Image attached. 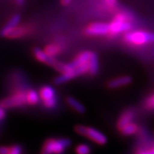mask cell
I'll return each mask as SVG.
<instances>
[{"mask_svg": "<svg viewBox=\"0 0 154 154\" xmlns=\"http://www.w3.org/2000/svg\"><path fill=\"white\" fill-rule=\"evenodd\" d=\"M70 145L71 140L68 138L48 139L45 142L42 152L48 154H62Z\"/></svg>", "mask_w": 154, "mask_h": 154, "instance_id": "6da1fadb", "label": "cell"}, {"mask_svg": "<svg viewBox=\"0 0 154 154\" xmlns=\"http://www.w3.org/2000/svg\"><path fill=\"white\" fill-rule=\"evenodd\" d=\"M22 148L19 145H14L10 147V152L8 154H22Z\"/></svg>", "mask_w": 154, "mask_h": 154, "instance_id": "44dd1931", "label": "cell"}, {"mask_svg": "<svg viewBox=\"0 0 154 154\" xmlns=\"http://www.w3.org/2000/svg\"><path fill=\"white\" fill-rule=\"evenodd\" d=\"M27 103L30 105H36L40 102V97L37 91L30 89L26 93Z\"/></svg>", "mask_w": 154, "mask_h": 154, "instance_id": "9a60e30c", "label": "cell"}, {"mask_svg": "<svg viewBox=\"0 0 154 154\" xmlns=\"http://www.w3.org/2000/svg\"><path fill=\"white\" fill-rule=\"evenodd\" d=\"M10 152V147L2 146H0V154H8Z\"/></svg>", "mask_w": 154, "mask_h": 154, "instance_id": "7402d4cb", "label": "cell"}, {"mask_svg": "<svg viewBox=\"0 0 154 154\" xmlns=\"http://www.w3.org/2000/svg\"><path fill=\"white\" fill-rule=\"evenodd\" d=\"M132 82V78L128 75H123V76L116 77L112 80L109 81L107 82V88L110 89H115V88H119L122 87H125L129 85Z\"/></svg>", "mask_w": 154, "mask_h": 154, "instance_id": "30bf717a", "label": "cell"}, {"mask_svg": "<svg viewBox=\"0 0 154 154\" xmlns=\"http://www.w3.org/2000/svg\"><path fill=\"white\" fill-rule=\"evenodd\" d=\"M75 131L81 135L88 138L89 140H93L94 142L98 144L99 146H104L108 141L105 134L100 132L98 129L92 128V127L76 125L75 127Z\"/></svg>", "mask_w": 154, "mask_h": 154, "instance_id": "7a4b0ae2", "label": "cell"}, {"mask_svg": "<svg viewBox=\"0 0 154 154\" xmlns=\"http://www.w3.org/2000/svg\"><path fill=\"white\" fill-rule=\"evenodd\" d=\"M73 0H61V5L63 6H67L69 5L70 3H71Z\"/></svg>", "mask_w": 154, "mask_h": 154, "instance_id": "d4e9b609", "label": "cell"}, {"mask_svg": "<svg viewBox=\"0 0 154 154\" xmlns=\"http://www.w3.org/2000/svg\"><path fill=\"white\" fill-rule=\"evenodd\" d=\"M128 17L124 13H117L113 18L110 23H109L110 27V35H117L119 33H127L131 28L132 25L130 22H128Z\"/></svg>", "mask_w": 154, "mask_h": 154, "instance_id": "3957f363", "label": "cell"}, {"mask_svg": "<svg viewBox=\"0 0 154 154\" xmlns=\"http://www.w3.org/2000/svg\"><path fill=\"white\" fill-rule=\"evenodd\" d=\"M26 93L27 91L25 90H18L11 96L3 99L0 102V106H2L5 109H11V108L20 107V106L28 104Z\"/></svg>", "mask_w": 154, "mask_h": 154, "instance_id": "5b68a950", "label": "cell"}, {"mask_svg": "<svg viewBox=\"0 0 154 154\" xmlns=\"http://www.w3.org/2000/svg\"><path fill=\"white\" fill-rule=\"evenodd\" d=\"M41 154H48V153H46V152H41Z\"/></svg>", "mask_w": 154, "mask_h": 154, "instance_id": "83f0119b", "label": "cell"}, {"mask_svg": "<svg viewBox=\"0 0 154 154\" xmlns=\"http://www.w3.org/2000/svg\"><path fill=\"white\" fill-rule=\"evenodd\" d=\"M151 151V152H152V154H154V146L152 147V149L150 150Z\"/></svg>", "mask_w": 154, "mask_h": 154, "instance_id": "4316f807", "label": "cell"}, {"mask_svg": "<svg viewBox=\"0 0 154 154\" xmlns=\"http://www.w3.org/2000/svg\"><path fill=\"white\" fill-rule=\"evenodd\" d=\"M33 54L34 56V57L40 63H45L46 65H49V66L53 67L54 64L56 63L57 60L55 59V57H52L49 56L44 50L40 49L38 47H35L33 50Z\"/></svg>", "mask_w": 154, "mask_h": 154, "instance_id": "9c48e42d", "label": "cell"}, {"mask_svg": "<svg viewBox=\"0 0 154 154\" xmlns=\"http://www.w3.org/2000/svg\"><path fill=\"white\" fill-rule=\"evenodd\" d=\"M84 33L88 36H104L110 33L109 23L105 22H94L85 28Z\"/></svg>", "mask_w": 154, "mask_h": 154, "instance_id": "52a82bcc", "label": "cell"}, {"mask_svg": "<svg viewBox=\"0 0 154 154\" xmlns=\"http://www.w3.org/2000/svg\"><path fill=\"white\" fill-rule=\"evenodd\" d=\"M38 94L45 108L53 109L57 105V94L54 88L49 85L43 86L39 89Z\"/></svg>", "mask_w": 154, "mask_h": 154, "instance_id": "8992f818", "label": "cell"}, {"mask_svg": "<svg viewBox=\"0 0 154 154\" xmlns=\"http://www.w3.org/2000/svg\"><path fill=\"white\" fill-rule=\"evenodd\" d=\"M66 102L68 105L71 107L75 111H76L79 114H84L86 112V107L75 98L69 96L66 98Z\"/></svg>", "mask_w": 154, "mask_h": 154, "instance_id": "4fadbf2b", "label": "cell"}, {"mask_svg": "<svg viewBox=\"0 0 154 154\" xmlns=\"http://www.w3.org/2000/svg\"><path fill=\"white\" fill-rule=\"evenodd\" d=\"M138 154H152V152L151 151H142V152H138Z\"/></svg>", "mask_w": 154, "mask_h": 154, "instance_id": "484cf974", "label": "cell"}, {"mask_svg": "<svg viewBox=\"0 0 154 154\" xmlns=\"http://www.w3.org/2000/svg\"><path fill=\"white\" fill-rule=\"evenodd\" d=\"M27 33H28V29L25 28L24 26H22V27H18L17 26V28L13 30V32L10 34L9 37L10 38H20V37L26 35Z\"/></svg>", "mask_w": 154, "mask_h": 154, "instance_id": "ac0fdd59", "label": "cell"}, {"mask_svg": "<svg viewBox=\"0 0 154 154\" xmlns=\"http://www.w3.org/2000/svg\"><path fill=\"white\" fill-rule=\"evenodd\" d=\"M123 38L125 42L128 44L142 45L147 43H154V33H148L145 31H134L127 33Z\"/></svg>", "mask_w": 154, "mask_h": 154, "instance_id": "277c9868", "label": "cell"}, {"mask_svg": "<svg viewBox=\"0 0 154 154\" xmlns=\"http://www.w3.org/2000/svg\"><path fill=\"white\" fill-rule=\"evenodd\" d=\"M107 5L110 8H114L116 5V0H105Z\"/></svg>", "mask_w": 154, "mask_h": 154, "instance_id": "cb8c5ba5", "label": "cell"}, {"mask_svg": "<svg viewBox=\"0 0 154 154\" xmlns=\"http://www.w3.org/2000/svg\"><path fill=\"white\" fill-rule=\"evenodd\" d=\"M89 71L88 73L91 75H96L98 71H99V57H98V55L95 53V52H93L92 51V54H91V57H90V59H89Z\"/></svg>", "mask_w": 154, "mask_h": 154, "instance_id": "5bb4252c", "label": "cell"}, {"mask_svg": "<svg viewBox=\"0 0 154 154\" xmlns=\"http://www.w3.org/2000/svg\"><path fill=\"white\" fill-rule=\"evenodd\" d=\"M76 154H91V147L87 144H80L75 148Z\"/></svg>", "mask_w": 154, "mask_h": 154, "instance_id": "d6986e66", "label": "cell"}, {"mask_svg": "<svg viewBox=\"0 0 154 154\" xmlns=\"http://www.w3.org/2000/svg\"><path fill=\"white\" fill-rule=\"evenodd\" d=\"M44 51L51 57H55L57 55H59L62 52V48L60 45L57 44H49L45 45Z\"/></svg>", "mask_w": 154, "mask_h": 154, "instance_id": "e0dca14e", "label": "cell"}, {"mask_svg": "<svg viewBox=\"0 0 154 154\" xmlns=\"http://www.w3.org/2000/svg\"><path fill=\"white\" fill-rule=\"evenodd\" d=\"M91 54H92V51H82V52L79 53L75 57V58L70 63L73 69L77 68V67L82 66V65L88 63H89V59H90V57H91Z\"/></svg>", "mask_w": 154, "mask_h": 154, "instance_id": "8fae6325", "label": "cell"}, {"mask_svg": "<svg viewBox=\"0 0 154 154\" xmlns=\"http://www.w3.org/2000/svg\"><path fill=\"white\" fill-rule=\"evenodd\" d=\"M138 128H139L137 125L131 122L126 124L125 126L122 127L121 129H119V131L121 132L122 134H123L125 136H128V135H132V134H134L135 133H137Z\"/></svg>", "mask_w": 154, "mask_h": 154, "instance_id": "2e32d148", "label": "cell"}, {"mask_svg": "<svg viewBox=\"0 0 154 154\" xmlns=\"http://www.w3.org/2000/svg\"><path fill=\"white\" fill-rule=\"evenodd\" d=\"M6 116V112H5V109L3 108L2 106H0V121L5 119Z\"/></svg>", "mask_w": 154, "mask_h": 154, "instance_id": "603a6c76", "label": "cell"}, {"mask_svg": "<svg viewBox=\"0 0 154 154\" xmlns=\"http://www.w3.org/2000/svg\"><path fill=\"white\" fill-rule=\"evenodd\" d=\"M134 111L133 110H124L122 115L120 116L118 122H117V128L118 130L121 129L122 128L123 126H125L126 124L131 122L134 119Z\"/></svg>", "mask_w": 154, "mask_h": 154, "instance_id": "7c38bea8", "label": "cell"}, {"mask_svg": "<svg viewBox=\"0 0 154 154\" xmlns=\"http://www.w3.org/2000/svg\"><path fill=\"white\" fill-rule=\"evenodd\" d=\"M22 17L19 14H16L11 17L9 20V22L6 23L5 25L3 27V28L0 30V36L1 37H9L13 30L17 28L18 24L21 22Z\"/></svg>", "mask_w": 154, "mask_h": 154, "instance_id": "ba28073f", "label": "cell"}, {"mask_svg": "<svg viewBox=\"0 0 154 154\" xmlns=\"http://www.w3.org/2000/svg\"><path fill=\"white\" fill-rule=\"evenodd\" d=\"M144 105L147 110H154V94H151L149 97L146 99Z\"/></svg>", "mask_w": 154, "mask_h": 154, "instance_id": "ffe728a7", "label": "cell"}]
</instances>
